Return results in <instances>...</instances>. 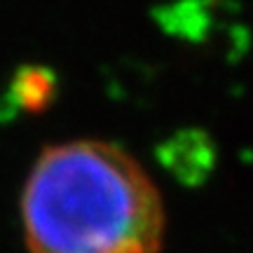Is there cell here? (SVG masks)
Returning a JSON list of instances; mask_svg holds the SVG:
<instances>
[{
  "label": "cell",
  "instance_id": "obj_2",
  "mask_svg": "<svg viewBox=\"0 0 253 253\" xmlns=\"http://www.w3.org/2000/svg\"><path fill=\"white\" fill-rule=\"evenodd\" d=\"M52 89H54V82L49 80L47 71H40V68L21 71L12 84V94L17 96V103L28 110L40 108L42 103H47Z\"/></svg>",
  "mask_w": 253,
  "mask_h": 253
},
{
  "label": "cell",
  "instance_id": "obj_1",
  "mask_svg": "<svg viewBox=\"0 0 253 253\" xmlns=\"http://www.w3.org/2000/svg\"><path fill=\"white\" fill-rule=\"evenodd\" d=\"M28 253H160V188L125 148L75 138L47 145L21 192Z\"/></svg>",
  "mask_w": 253,
  "mask_h": 253
}]
</instances>
